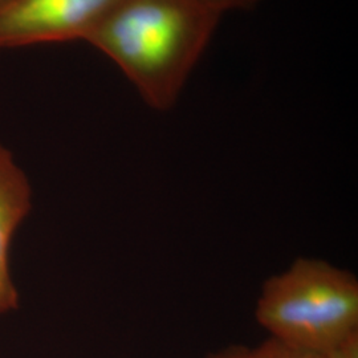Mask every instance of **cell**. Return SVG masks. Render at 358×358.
<instances>
[{"instance_id": "obj_1", "label": "cell", "mask_w": 358, "mask_h": 358, "mask_svg": "<svg viewBox=\"0 0 358 358\" xmlns=\"http://www.w3.org/2000/svg\"><path fill=\"white\" fill-rule=\"evenodd\" d=\"M224 13L206 0H121L87 44L121 71L143 103H178Z\"/></svg>"}, {"instance_id": "obj_2", "label": "cell", "mask_w": 358, "mask_h": 358, "mask_svg": "<svg viewBox=\"0 0 358 358\" xmlns=\"http://www.w3.org/2000/svg\"><path fill=\"white\" fill-rule=\"evenodd\" d=\"M255 317L269 337L328 350L358 332L357 278L327 260L299 257L263 284Z\"/></svg>"}, {"instance_id": "obj_3", "label": "cell", "mask_w": 358, "mask_h": 358, "mask_svg": "<svg viewBox=\"0 0 358 358\" xmlns=\"http://www.w3.org/2000/svg\"><path fill=\"white\" fill-rule=\"evenodd\" d=\"M121 0H7L0 7V51L87 43Z\"/></svg>"}, {"instance_id": "obj_4", "label": "cell", "mask_w": 358, "mask_h": 358, "mask_svg": "<svg viewBox=\"0 0 358 358\" xmlns=\"http://www.w3.org/2000/svg\"><path fill=\"white\" fill-rule=\"evenodd\" d=\"M31 208V187L13 155L0 143V315L17 308L8 254L13 234Z\"/></svg>"}, {"instance_id": "obj_5", "label": "cell", "mask_w": 358, "mask_h": 358, "mask_svg": "<svg viewBox=\"0 0 358 358\" xmlns=\"http://www.w3.org/2000/svg\"><path fill=\"white\" fill-rule=\"evenodd\" d=\"M252 356L254 358H328L325 350L292 345L273 337H268L254 348Z\"/></svg>"}, {"instance_id": "obj_6", "label": "cell", "mask_w": 358, "mask_h": 358, "mask_svg": "<svg viewBox=\"0 0 358 358\" xmlns=\"http://www.w3.org/2000/svg\"><path fill=\"white\" fill-rule=\"evenodd\" d=\"M325 352L328 358H358V332L348 336Z\"/></svg>"}, {"instance_id": "obj_7", "label": "cell", "mask_w": 358, "mask_h": 358, "mask_svg": "<svg viewBox=\"0 0 358 358\" xmlns=\"http://www.w3.org/2000/svg\"><path fill=\"white\" fill-rule=\"evenodd\" d=\"M222 13H244L254 10L260 0H206Z\"/></svg>"}, {"instance_id": "obj_8", "label": "cell", "mask_w": 358, "mask_h": 358, "mask_svg": "<svg viewBox=\"0 0 358 358\" xmlns=\"http://www.w3.org/2000/svg\"><path fill=\"white\" fill-rule=\"evenodd\" d=\"M207 358H254L252 349L243 345H231L211 353Z\"/></svg>"}, {"instance_id": "obj_9", "label": "cell", "mask_w": 358, "mask_h": 358, "mask_svg": "<svg viewBox=\"0 0 358 358\" xmlns=\"http://www.w3.org/2000/svg\"><path fill=\"white\" fill-rule=\"evenodd\" d=\"M6 1H7V0H0V7H1V6H3Z\"/></svg>"}]
</instances>
